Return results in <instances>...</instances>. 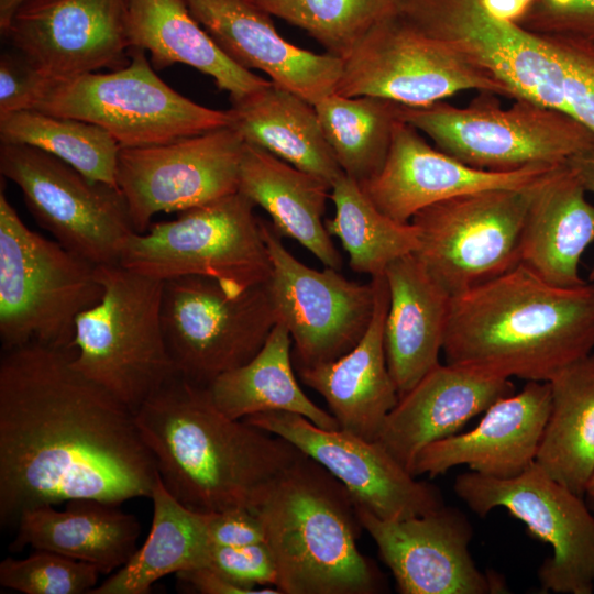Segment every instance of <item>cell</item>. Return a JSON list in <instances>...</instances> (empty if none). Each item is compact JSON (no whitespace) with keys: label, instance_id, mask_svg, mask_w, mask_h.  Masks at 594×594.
I'll return each mask as SVG.
<instances>
[{"label":"cell","instance_id":"obj_1","mask_svg":"<svg viewBox=\"0 0 594 594\" xmlns=\"http://www.w3.org/2000/svg\"><path fill=\"white\" fill-rule=\"evenodd\" d=\"M75 352L40 343L2 350V526L36 507L152 495L157 469L134 411L80 373Z\"/></svg>","mask_w":594,"mask_h":594},{"label":"cell","instance_id":"obj_2","mask_svg":"<svg viewBox=\"0 0 594 594\" xmlns=\"http://www.w3.org/2000/svg\"><path fill=\"white\" fill-rule=\"evenodd\" d=\"M158 477L198 513L253 509L302 453L284 438L224 415L208 386L176 374L134 411Z\"/></svg>","mask_w":594,"mask_h":594},{"label":"cell","instance_id":"obj_3","mask_svg":"<svg viewBox=\"0 0 594 594\" xmlns=\"http://www.w3.org/2000/svg\"><path fill=\"white\" fill-rule=\"evenodd\" d=\"M594 349V283L552 285L526 265L451 297L447 364L549 382Z\"/></svg>","mask_w":594,"mask_h":594},{"label":"cell","instance_id":"obj_4","mask_svg":"<svg viewBox=\"0 0 594 594\" xmlns=\"http://www.w3.org/2000/svg\"><path fill=\"white\" fill-rule=\"evenodd\" d=\"M260 518L282 594H376L380 570L358 547L363 529L344 485L301 453L252 509Z\"/></svg>","mask_w":594,"mask_h":594},{"label":"cell","instance_id":"obj_5","mask_svg":"<svg viewBox=\"0 0 594 594\" xmlns=\"http://www.w3.org/2000/svg\"><path fill=\"white\" fill-rule=\"evenodd\" d=\"M96 265L29 229L0 191L2 350L40 343L73 346L77 317L103 288Z\"/></svg>","mask_w":594,"mask_h":594},{"label":"cell","instance_id":"obj_6","mask_svg":"<svg viewBox=\"0 0 594 594\" xmlns=\"http://www.w3.org/2000/svg\"><path fill=\"white\" fill-rule=\"evenodd\" d=\"M101 299L76 320L73 365L135 411L176 375L161 317L163 280L96 267Z\"/></svg>","mask_w":594,"mask_h":594},{"label":"cell","instance_id":"obj_7","mask_svg":"<svg viewBox=\"0 0 594 594\" xmlns=\"http://www.w3.org/2000/svg\"><path fill=\"white\" fill-rule=\"evenodd\" d=\"M495 96L479 92L466 107L403 105L400 118L440 151L484 170L559 165L594 144V133L564 111L524 98L504 108Z\"/></svg>","mask_w":594,"mask_h":594},{"label":"cell","instance_id":"obj_8","mask_svg":"<svg viewBox=\"0 0 594 594\" xmlns=\"http://www.w3.org/2000/svg\"><path fill=\"white\" fill-rule=\"evenodd\" d=\"M109 73L46 78L32 109L105 129L120 147L167 143L231 124L228 110L184 97L154 72L142 50Z\"/></svg>","mask_w":594,"mask_h":594},{"label":"cell","instance_id":"obj_9","mask_svg":"<svg viewBox=\"0 0 594 594\" xmlns=\"http://www.w3.org/2000/svg\"><path fill=\"white\" fill-rule=\"evenodd\" d=\"M255 207L237 191L174 220L152 222L128 238L119 264L160 280L210 277L228 294H242L265 284L272 272Z\"/></svg>","mask_w":594,"mask_h":594},{"label":"cell","instance_id":"obj_10","mask_svg":"<svg viewBox=\"0 0 594 594\" xmlns=\"http://www.w3.org/2000/svg\"><path fill=\"white\" fill-rule=\"evenodd\" d=\"M161 317L176 373L204 386L249 362L277 323L266 283L230 295L204 276L163 280Z\"/></svg>","mask_w":594,"mask_h":594},{"label":"cell","instance_id":"obj_11","mask_svg":"<svg viewBox=\"0 0 594 594\" xmlns=\"http://www.w3.org/2000/svg\"><path fill=\"white\" fill-rule=\"evenodd\" d=\"M531 184L457 196L413 217L410 222L419 240L414 254L451 297L520 263V237Z\"/></svg>","mask_w":594,"mask_h":594},{"label":"cell","instance_id":"obj_12","mask_svg":"<svg viewBox=\"0 0 594 594\" xmlns=\"http://www.w3.org/2000/svg\"><path fill=\"white\" fill-rule=\"evenodd\" d=\"M0 172L20 188L28 210L55 241L96 266L119 264L135 232L119 187L25 144L1 143Z\"/></svg>","mask_w":594,"mask_h":594},{"label":"cell","instance_id":"obj_13","mask_svg":"<svg viewBox=\"0 0 594 594\" xmlns=\"http://www.w3.org/2000/svg\"><path fill=\"white\" fill-rule=\"evenodd\" d=\"M455 495L480 517L502 507L528 535L552 548L538 569L543 593L594 591V514L584 498L550 477L536 462L520 475L493 479L465 472L454 480Z\"/></svg>","mask_w":594,"mask_h":594},{"label":"cell","instance_id":"obj_14","mask_svg":"<svg viewBox=\"0 0 594 594\" xmlns=\"http://www.w3.org/2000/svg\"><path fill=\"white\" fill-rule=\"evenodd\" d=\"M466 90L509 97L492 75L397 13L372 28L343 59L336 92L420 107Z\"/></svg>","mask_w":594,"mask_h":594},{"label":"cell","instance_id":"obj_15","mask_svg":"<svg viewBox=\"0 0 594 594\" xmlns=\"http://www.w3.org/2000/svg\"><path fill=\"white\" fill-rule=\"evenodd\" d=\"M260 226L272 265L266 287L277 322L289 331L297 370L349 352L371 323L373 283L350 280L331 267L305 265L285 248L271 222L260 219Z\"/></svg>","mask_w":594,"mask_h":594},{"label":"cell","instance_id":"obj_16","mask_svg":"<svg viewBox=\"0 0 594 594\" xmlns=\"http://www.w3.org/2000/svg\"><path fill=\"white\" fill-rule=\"evenodd\" d=\"M398 14L492 75L510 98L566 112L563 69L547 37L494 18L481 0H404Z\"/></svg>","mask_w":594,"mask_h":594},{"label":"cell","instance_id":"obj_17","mask_svg":"<svg viewBox=\"0 0 594 594\" xmlns=\"http://www.w3.org/2000/svg\"><path fill=\"white\" fill-rule=\"evenodd\" d=\"M245 142L230 125L167 143L120 147L117 185L136 233L160 212H182L239 191Z\"/></svg>","mask_w":594,"mask_h":594},{"label":"cell","instance_id":"obj_18","mask_svg":"<svg viewBox=\"0 0 594 594\" xmlns=\"http://www.w3.org/2000/svg\"><path fill=\"white\" fill-rule=\"evenodd\" d=\"M243 420L289 441L339 480L356 506L382 519L416 517L446 505L440 488L418 481L378 441L342 429L327 430L287 411L261 413Z\"/></svg>","mask_w":594,"mask_h":594},{"label":"cell","instance_id":"obj_19","mask_svg":"<svg viewBox=\"0 0 594 594\" xmlns=\"http://www.w3.org/2000/svg\"><path fill=\"white\" fill-rule=\"evenodd\" d=\"M402 594H503L504 578L480 570L469 550L474 529L459 508L442 506L406 519H382L356 506Z\"/></svg>","mask_w":594,"mask_h":594},{"label":"cell","instance_id":"obj_20","mask_svg":"<svg viewBox=\"0 0 594 594\" xmlns=\"http://www.w3.org/2000/svg\"><path fill=\"white\" fill-rule=\"evenodd\" d=\"M129 0H26L1 33L50 79L74 77L129 62Z\"/></svg>","mask_w":594,"mask_h":594},{"label":"cell","instance_id":"obj_21","mask_svg":"<svg viewBox=\"0 0 594 594\" xmlns=\"http://www.w3.org/2000/svg\"><path fill=\"white\" fill-rule=\"evenodd\" d=\"M553 166L537 164L510 172L474 168L431 146L400 119L384 166L360 186L383 213L408 223L433 204L481 190L525 187Z\"/></svg>","mask_w":594,"mask_h":594},{"label":"cell","instance_id":"obj_22","mask_svg":"<svg viewBox=\"0 0 594 594\" xmlns=\"http://www.w3.org/2000/svg\"><path fill=\"white\" fill-rule=\"evenodd\" d=\"M185 1L220 50L241 67L264 72L311 105L336 92L343 59L293 45L253 1Z\"/></svg>","mask_w":594,"mask_h":594},{"label":"cell","instance_id":"obj_23","mask_svg":"<svg viewBox=\"0 0 594 594\" xmlns=\"http://www.w3.org/2000/svg\"><path fill=\"white\" fill-rule=\"evenodd\" d=\"M550 404L548 382H527L519 393L492 404L472 430L427 446L413 475L436 477L459 465L493 479L520 475L536 462Z\"/></svg>","mask_w":594,"mask_h":594},{"label":"cell","instance_id":"obj_24","mask_svg":"<svg viewBox=\"0 0 594 594\" xmlns=\"http://www.w3.org/2000/svg\"><path fill=\"white\" fill-rule=\"evenodd\" d=\"M514 393L509 378L438 364L399 397L377 441L411 473L427 446L459 433L472 418Z\"/></svg>","mask_w":594,"mask_h":594},{"label":"cell","instance_id":"obj_25","mask_svg":"<svg viewBox=\"0 0 594 594\" xmlns=\"http://www.w3.org/2000/svg\"><path fill=\"white\" fill-rule=\"evenodd\" d=\"M375 307L361 340L340 358L299 369L305 385L319 393L340 429L369 441H377L384 424L399 400L388 370L384 326L389 290L384 274L371 277Z\"/></svg>","mask_w":594,"mask_h":594},{"label":"cell","instance_id":"obj_26","mask_svg":"<svg viewBox=\"0 0 594 594\" xmlns=\"http://www.w3.org/2000/svg\"><path fill=\"white\" fill-rule=\"evenodd\" d=\"M594 241V205L566 163L553 166L530 187L521 237L520 263L546 282L575 287L579 265Z\"/></svg>","mask_w":594,"mask_h":594},{"label":"cell","instance_id":"obj_27","mask_svg":"<svg viewBox=\"0 0 594 594\" xmlns=\"http://www.w3.org/2000/svg\"><path fill=\"white\" fill-rule=\"evenodd\" d=\"M384 275L389 290L384 346L400 397L440 364L451 295L414 253L393 261Z\"/></svg>","mask_w":594,"mask_h":594},{"label":"cell","instance_id":"obj_28","mask_svg":"<svg viewBox=\"0 0 594 594\" xmlns=\"http://www.w3.org/2000/svg\"><path fill=\"white\" fill-rule=\"evenodd\" d=\"M13 548L30 546L92 564L109 574L123 566L138 549V518L95 499L67 502L64 510L42 506L23 512Z\"/></svg>","mask_w":594,"mask_h":594},{"label":"cell","instance_id":"obj_29","mask_svg":"<svg viewBox=\"0 0 594 594\" xmlns=\"http://www.w3.org/2000/svg\"><path fill=\"white\" fill-rule=\"evenodd\" d=\"M330 190L322 179L245 143L239 191L270 215L282 238L297 241L324 266L340 271L342 256L322 219Z\"/></svg>","mask_w":594,"mask_h":594},{"label":"cell","instance_id":"obj_30","mask_svg":"<svg viewBox=\"0 0 594 594\" xmlns=\"http://www.w3.org/2000/svg\"><path fill=\"white\" fill-rule=\"evenodd\" d=\"M130 50L147 51L154 69L185 64L213 78L231 101L271 80L233 62L191 14L185 0H129Z\"/></svg>","mask_w":594,"mask_h":594},{"label":"cell","instance_id":"obj_31","mask_svg":"<svg viewBox=\"0 0 594 594\" xmlns=\"http://www.w3.org/2000/svg\"><path fill=\"white\" fill-rule=\"evenodd\" d=\"M231 103L230 127L245 143L267 151L330 186L344 174L314 105L300 96L271 80Z\"/></svg>","mask_w":594,"mask_h":594},{"label":"cell","instance_id":"obj_32","mask_svg":"<svg viewBox=\"0 0 594 594\" xmlns=\"http://www.w3.org/2000/svg\"><path fill=\"white\" fill-rule=\"evenodd\" d=\"M292 338L277 322L261 350L245 364L218 376L209 386L215 405L232 419L267 411L301 415L316 426L340 429L299 386L292 362Z\"/></svg>","mask_w":594,"mask_h":594},{"label":"cell","instance_id":"obj_33","mask_svg":"<svg viewBox=\"0 0 594 594\" xmlns=\"http://www.w3.org/2000/svg\"><path fill=\"white\" fill-rule=\"evenodd\" d=\"M148 536L130 560L90 594H147L160 579L205 566L211 543L204 513L179 503L157 476Z\"/></svg>","mask_w":594,"mask_h":594},{"label":"cell","instance_id":"obj_34","mask_svg":"<svg viewBox=\"0 0 594 594\" xmlns=\"http://www.w3.org/2000/svg\"><path fill=\"white\" fill-rule=\"evenodd\" d=\"M551 404L536 463L583 497L594 470V353L549 382Z\"/></svg>","mask_w":594,"mask_h":594},{"label":"cell","instance_id":"obj_35","mask_svg":"<svg viewBox=\"0 0 594 594\" xmlns=\"http://www.w3.org/2000/svg\"><path fill=\"white\" fill-rule=\"evenodd\" d=\"M402 103L374 96L330 94L314 105L343 173L362 185L387 158Z\"/></svg>","mask_w":594,"mask_h":594},{"label":"cell","instance_id":"obj_36","mask_svg":"<svg viewBox=\"0 0 594 594\" xmlns=\"http://www.w3.org/2000/svg\"><path fill=\"white\" fill-rule=\"evenodd\" d=\"M330 197L336 212L324 226L331 237L340 240L353 272L381 275L393 261L417 251V228L383 213L345 174L333 183Z\"/></svg>","mask_w":594,"mask_h":594},{"label":"cell","instance_id":"obj_37","mask_svg":"<svg viewBox=\"0 0 594 594\" xmlns=\"http://www.w3.org/2000/svg\"><path fill=\"white\" fill-rule=\"evenodd\" d=\"M0 140L40 148L90 179L118 187L120 145L94 123L34 109L14 111L0 116Z\"/></svg>","mask_w":594,"mask_h":594},{"label":"cell","instance_id":"obj_38","mask_svg":"<svg viewBox=\"0 0 594 594\" xmlns=\"http://www.w3.org/2000/svg\"><path fill=\"white\" fill-rule=\"evenodd\" d=\"M271 15L306 31L328 54L344 59L404 0H251Z\"/></svg>","mask_w":594,"mask_h":594},{"label":"cell","instance_id":"obj_39","mask_svg":"<svg viewBox=\"0 0 594 594\" xmlns=\"http://www.w3.org/2000/svg\"><path fill=\"white\" fill-rule=\"evenodd\" d=\"M97 566L56 552L36 550L24 559L0 562V584L24 594L90 593L98 583Z\"/></svg>","mask_w":594,"mask_h":594},{"label":"cell","instance_id":"obj_40","mask_svg":"<svg viewBox=\"0 0 594 594\" xmlns=\"http://www.w3.org/2000/svg\"><path fill=\"white\" fill-rule=\"evenodd\" d=\"M547 38L563 69L566 112L594 133V44Z\"/></svg>","mask_w":594,"mask_h":594},{"label":"cell","instance_id":"obj_41","mask_svg":"<svg viewBox=\"0 0 594 594\" xmlns=\"http://www.w3.org/2000/svg\"><path fill=\"white\" fill-rule=\"evenodd\" d=\"M516 23L540 36L594 44V0H534Z\"/></svg>","mask_w":594,"mask_h":594},{"label":"cell","instance_id":"obj_42","mask_svg":"<svg viewBox=\"0 0 594 594\" xmlns=\"http://www.w3.org/2000/svg\"><path fill=\"white\" fill-rule=\"evenodd\" d=\"M205 566L212 568L253 590H258L256 585H276L275 563L265 543L244 547L211 546Z\"/></svg>","mask_w":594,"mask_h":594},{"label":"cell","instance_id":"obj_43","mask_svg":"<svg viewBox=\"0 0 594 594\" xmlns=\"http://www.w3.org/2000/svg\"><path fill=\"white\" fill-rule=\"evenodd\" d=\"M45 79L46 77L19 53L2 54L0 58V116L32 109Z\"/></svg>","mask_w":594,"mask_h":594},{"label":"cell","instance_id":"obj_44","mask_svg":"<svg viewBox=\"0 0 594 594\" xmlns=\"http://www.w3.org/2000/svg\"><path fill=\"white\" fill-rule=\"evenodd\" d=\"M206 530L211 546L244 547L265 543L263 525L249 508H231L204 513Z\"/></svg>","mask_w":594,"mask_h":594},{"label":"cell","instance_id":"obj_45","mask_svg":"<svg viewBox=\"0 0 594 594\" xmlns=\"http://www.w3.org/2000/svg\"><path fill=\"white\" fill-rule=\"evenodd\" d=\"M176 575L179 582L201 594H282L276 587H246L209 566L183 571Z\"/></svg>","mask_w":594,"mask_h":594},{"label":"cell","instance_id":"obj_46","mask_svg":"<svg viewBox=\"0 0 594 594\" xmlns=\"http://www.w3.org/2000/svg\"><path fill=\"white\" fill-rule=\"evenodd\" d=\"M566 164L579 177L586 191L594 194V144L572 155ZM588 280L594 283V266Z\"/></svg>","mask_w":594,"mask_h":594},{"label":"cell","instance_id":"obj_47","mask_svg":"<svg viewBox=\"0 0 594 594\" xmlns=\"http://www.w3.org/2000/svg\"><path fill=\"white\" fill-rule=\"evenodd\" d=\"M25 1L26 0H0V31L1 33L8 28L12 16Z\"/></svg>","mask_w":594,"mask_h":594},{"label":"cell","instance_id":"obj_48","mask_svg":"<svg viewBox=\"0 0 594 594\" xmlns=\"http://www.w3.org/2000/svg\"><path fill=\"white\" fill-rule=\"evenodd\" d=\"M583 498L590 510L594 514V470L586 483Z\"/></svg>","mask_w":594,"mask_h":594},{"label":"cell","instance_id":"obj_49","mask_svg":"<svg viewBox=\"0 0 594 594\" xmlns=\"http://www.w3.org/2000/svg\"><path fill=\"white\" fill-rule=\"evenodd\" d=\"M519 1H521V2H524V3H526V4H528V6H530L531 2H532L534 0H519Z\"/></svg>","mask_w":594,"mask_h":594}]
</instances>
